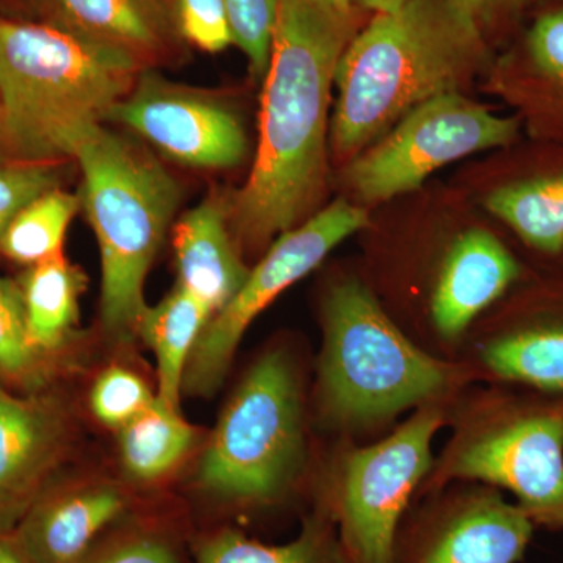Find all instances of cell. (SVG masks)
<instances>
[{
  "label": "cell",
  "instance_id": "4dcf8cb0",
  "mask_svg": "<svg viewBox=\"0 0 563 563\" xmlns=\"http://www.w3.org/2000/svg\"><path fill=\"white\" fill-rule=\"evenodd\" d=\"M526 54L537 79L563 102V9L548 11L533 22Z\"/></svg>",
  "mask_w": 563,
  "mask_h": 563
},
{
  "label": "cell",
  "instance_id": "4316f807",
  "mask_svg": "<svg viewBox=\"0 0 563 563\" xmlns=\"http://www.w3.org/2000/svg\"><path fill=\"white\" fill-rule=\"evenodd\" d=\"M280 0H224L233 44L250 60L254 76H265L272 57L274 27Z\"/></svg>",
  "mask_w": 563,
  "mask_h": 563
},
{
  "label": "cell",
  "instance_id": "5b68a950",
  "mask_svg": "<svg viewBox=\"0 0 563 563\" xmlns=\"http://www.w3.org/2000/svg\"><path fill=\"white\" fill-rule=\"evenodd\" d=\"M322 314L320 401L333 424L358 428L390 420L432 401L462 376L415 346L358 280L332 287Z\"/></svg>",
  "mask_w": 563,
  "mask_h": 563
},
{
  "label": "cell",
  "instance_id": "836d02e7",
  "mask_svg": "<svg viewBox=\"0 0 563 563\" xmlns=\"http://www.w3.org/2000/svg\"><path fill=\"white\" fill-rule=\"evenodd\" d=\"M352 2H354V7L357 5L361 7V9L380 14L399 10L401 7L406 5L407 2H410V0H352Z\"/></svg>",
  "mask_w": 563,
  "mask_h": 563
},
{
  "label": "cell",
  "instance_id": "9a60e30c",
  "mask_svg": "<svg viewBox=\"0 0 563 563\" xmlns=\"http://www.w3.org/2000/svg\"><path fill=\"white\" fill-rule=\"evenodd\" d=\"M521 268L493 233L470 229L448 252L432 292V320L440 335L457 339L474 318L509 290Z\"/></svg>",
  "mask_w": 563,
  "mask_h": 563
},
{
  "label": "cell",
  "instance_id": "ffe728a7",
  "mask_svg": "<svg viewBox=\"0 0 563 563\" xmlns=\"http://www.w3.org/2000/svg\"><path fill=\"white\" fill-rule=\"evenodd\" d=\"M210 318L209 309L179 285L141 314L136 332L157 358V398L173 409H179L188 358Z\"/></svg>",
  "mask_w": 563,
  "mask_h": 563
},
{
  "label": "cell",
  "instance_id": "5bb4252c",
  "mask_svg": "<svg viewBox=\"0 0 563 563\" xmlns=\"http://www.w3.org/2000/svg\"><path fill=\"white\" fill-rule=\"evenodd\" d=\"M128 509V495L111 484L44 490L11 533L32 563H73Z\"/></svg>",
  "mask_w": 563,
  "mask_h": 563
},
{
  "label": "cell",
  "instance_id": "7402d4cb",
  "mask_svg": "<svg viewBox=\"0 0 563 563\" xmlns=\"http://www.w3.org/2000/svg\"><path fill=\"white\" fill-rule=\"evenodd\" d=\"M485 207L532 250L548 255L563 252V173L496 188Z\"/></svg>",
  "mask_w": 563,
  "mask_h": 563
},
{
  "label": "cell",
  "instance_id": "9c48e42d",
  "mask_svg": "<svg viewBox=\"0 0 563 563\" xmlns=\"http://www.w3.org/2000/svg\"><path fill=\"white\" fill-rule=\"evenodd\" d=\"M517 118L498 117L461 91L444 92L407 113L390 132L352 158L344 179L363 202L418 190L437 169L474 152L509 146Z\"/></svg>",
  "mask_w": 563,
  "mask_h": 563
},
{
  "label": "cell",
  "instance_id": "ba28073f",
  "mask_svg": "<svg viewBox=\"0 0 563 563\" xmlns=\"http://www.w3.org/2000/svg\"><path fill=\"white\" fill-rule=\"evenodd\" d=\"M443 417L428 404L383 442L344 457L339 488L324 509L352 563H393L404 514L432 466V440Z\"/></svg>",
  "mask_w": 563,
  "mask_h": 563
},
{
  "label": "cell",
  "instance_id": "f546056e",
  "mask_svg": "<svg viewBox=\"0 0 563 563\" xmlns=\"http://www.w3.org/2000/svg\"><path fill=\"white\" fill-rule=\"evenodd\" d=\"M174 24L188 43L210 54L233 44L224 0H176Z\"/></svg>",
  "mask_w": 563,
  "mask_h": 563
},
{
  "label": "cell",
  "instance_id": "52a82bcc",
  "mask_svg": "<svg viewBox=\"0 0 563 563\" xmlns=\"http://www.w3.org/2000/svg\"><path fill=\"white\" fill-rule=\"evenodd\" d=\"M440 476L504 488L536 528L563 531V399L531 391L488 399Z\"/></svg>",
  "mask_w": 563,
  "mask_h": 563
},
{
  "label": "cell",
  "instance_id": "d4e9b609",
  "mask_svg": "<svg viewBox=\"0 0 563 563\" xmlns=\"http://www.w3.org/2000/svg\"><path fill=\"white\" fill-rule=\"evenodd\" d=\"M73 563H184L176 533L154 520L111 526Z\"/></svg>",
  "mask_w": 563,
  "mask_h": 563
},
{
  "label": "cell",
  "instance_id": "e575fe53",
  "mask_svg": "<svg viewBox=\"0 0 563 563\" xmlns=\"http://www.w3.org/2000/svg\"><path fill=\"white\" fill-rule=\"evenodd\" d=\"M321 2L328 3V5L333 7V9L342 10V11H351L354 10V2L352 0H321Z\"/></svg>",
  "mask_w": 563,
  "mask_h": 563
},
{
  "label": "cell",
  "instance_id": "603a6c76",
  "mask_svg": "<svg viewBox=\"0 0 563 563\" xmlns=\"http://www.w3.org/2000/svg\"><path fill=\"white\" fill-rule=\"evenodd\" d=\"M195 431L177 409L154 401L120 428L125 472L139 481H154L173 470L190 450Z\"/></svg>",
  "mask_w": 563,
  "mask_h": 563
},
{
  "label": "cell",
  "instance_id": "4fadbf2b",
  "mask_svg": "<svg viewBox=\"0 0 563 563\" xmlns=\"http://www.w3.org/2000/svg\"><path fill=\"white\" fill-rule=\"evenodd\" d=\"M68 422L60 404L0 385V531H11L60 462Z\"/></svg>",
  "mask_w": 563,
  "mask_h": 563
},
{
  "label": "cell",
  "instance_id": "8fae6325",
  "mask_svg": "<svg viewBox=\"0 0 563 563\" xmlns=\"http://www.w3.org/2000/svg\"><path fill=\"white\" fill-rule=\"evenodd\" d=\"M106 122L124 125L165 157L191 168L228 169L246 157V133L229 107L154 73H140Z\"/></svg>",
  "mask_w": 563,
  "mask_h": 563
},
{
  "label": "cell",
  "instance_id": "1f68e13d",
  "mask_svg": "<svg viewBox=\"0 0 563 563\" xmlns=\"http://www.w3.org/2000/svg\"><path fill=\"white\" fill-rule=\"evenodd\" d=\"M454 9L481 33L520 13L528 0H450Z\"/></svg>",
  "mask_w": 563,
  "mask_h": 563
},
{
  "label": "cell",
  "instance_id": "277c9868",
  "mask_svg": "<svg viewBox=\"0 0 563 563\" xmlns=\"http://www.w3.org/2000/svg\"><path fill=\"white\" fill-rule=\"evenodd\" d=\"M74 158L84 176L80 202L101 251L102 322L125 336L147 307L144 280L179 207V184L143 144L103 125Z\"/></svg>",
  "mask_w": 563,
  "mask_h": 563
},
{
  "label": "cell",
  "instance_id": "d6986e66",
  "mask_svg": "<svg viewBox=\"0 0 563 563\" xmlns=\"http://www.w3.org/2000/svg\"><path fill=\"white\" fill-rule=\"evenodd\" d=\"M192 563H352L322 507L303 520L301 532L285 544H266L235 528H221L196 540Z\"/></svg>",
  "mask_w": 563,
  "mask_h": 563
},
{
  "label": "cell",
  "instance_id": "30bf717a",
  "mask_svg": "<svg viewBox=\"0 0 563 563\" xmlns=\"http://www.w3.org/2000/svg\"><path fill=\"white\" fill-rule=\"evenodd\" d=\"M368 224V213L362 207L336 199L277 236L262 262L250 269L242 288L202 329L188 358L184 388L195 395L217 390L252 321L282 291L313 272L333 247Z\"/></svg>",
  "mask_w": 563,
  "mask_h": 563
},
{
  "label": "cell",
  "instance_id": "ac0fdd59",
  "mask_svg": "<svg viewBox=\"0 0 563 563\" xmlns=\"http://www.w3.org/2000/svg\"><path fill=\"white\" fill-rule=\"evenodd\" d=\"M52 24L141 63L165 49L169 18L161 0H46Z\"/></svg>",
  "mask_w": 563,
  "mask_h": 563
},
{
  "label": "cell",
  "instance_id": "d6a6232c",
  "mask_svg": "<svg viewBox=\"0 0 563 563\" xmlns=\"http://www.w3.org/2000/svg\"><path fill=\"white\" fill-rule=\"evenodd\" d=\"M0 563H32L11 531H0Z\"/></svg>",
  "mask_w": 563,
  "mask_h": 563
},
{
  "label": "cell",
  "instance_id": "cb8c5ba5",
  "mask_svg": "<svg viewBox=\"0 0 563 563\" xmlns=\"http://www.w3.org/2000/svg\"><path fill=\"white\" fill-rule=\"evenodd\" d=\"M80 206V198L60 187L43 192L7 225L0 239V254L24 266L63 254L66 231Z\"/></svg>",
  "mask_w": 563,
  "mask_h": 563
},
{
  "label": "cell",
  "instance_id": "f1b7e54d",
  "mask_svg": "<svg viewBox=\"0 0 563 563\" xmlns=\"http://www.w3.org/2000/svg\"><path fill=\"white\" fill-rule=\"evenodd\" d=\"M155 396L139 374L113 366L96 379L91 390L95 417L110 428H122L143 412Z\"/></svg>",
  "mask_w": 563,
  "mask_h": 563
},
{
  "label": "cell",
  "instance_id": "2e32d148",
  "mask_svg": "<svg viewBox=\"0 0 563 563\" xmlns=\"http://www.w3.org/2000/svg\"><path fill=\"white\" fill-rule=\"evenodd\" d=\"M228 218L220 203L206 201L184 214L174 231L176 285L201 301L211 317L231 301L250 274L229 233Z\"/></svg>",
  "mask_w": 563,
  "mask_h": 563
},
{
  "label": "cell",
  "instance_id": "44dd1931",
  "mask_svg": "<svg viewBox=\"0 0 563 563\" xmlns=\"http://www.w3.org/2000/svg\"><path fill=\"white\" fill-rule=\"evenodd\" d=\"M18 285L32 346L43 355L57 351L79 320L84 274L60 254L27 266Z\"/></svg>",
  "mask_w": 563,
  "mask_h": 563
},
{
  "label": "cell",
  "instance_id": "6da1fadb",
  "mask_svg": "<svg viewBox=\"0 0 563 563\" xmlns=\"http://www.w3.org/2000/svg\"><path fill=\"white\" fill-rule=\"evenodd\" d=\"M355 33L354 10L321 0H280L254 166L228 211L243 243L272 242L309 220L320 202L336 66Z\"/></svg>",
  "mask_w": 563,
  "mask_h": 563
},
{
  "label": "cell",
  "instance_id": "83f0119b",
  "mask_svg": "<svg viewBox=\"0 0 563 563\" xmlns=\"http://www.w3.org/2000/svg\"><path fill=\"white\" fill-rule=\"evenodd\" d=\"M62 162H24L0 157V239L29 202L60 187Z\"/></svg>",
  "mask_w": 563,
  "mask_h": 563
},
{
  "label": "cell",
  "instance_id": "e0dca14e",
  "mask_svg": "<svg viewBox=\"0 0 563 563\" xmlns=\"http://www.w3.org/2000/svg\"><path fill=\"white\" fill-rule=\"evenodd\" d=\"M481 361L501 383L563 399V307L510 322L484 344Z\"/></svg>",
  "mask_w": 563,
  "mask_h": 563
},
{
  "label": "cell",
  "instance_id": "484cf974",
  "mask_svg": "<svg viewBox=\"0 0 563 563\" xmlns=\"http://www.w3.org/2000/svg\"><path fill=\"white\" fill-rule=\"evenodd\" d=\"M44 361L29 340L20 285L0 276V377L35 387L43 380Z\"/></svg>",
  "mask_w": 563,
  "mask_h": 563
},
{
  "label": "cell",
  "instance_id": "7c38bea8",
  "mask_svg": "<svg viewBox=\"0 0 563 563\" xmlns=\"http://www.w3.org/2000/svg\"><path fill=\"white\" fill-rule=\"evenodd\" d=\"M533 529L531 518L498 490L466 493L398 536L393 563H518Z\"/></svg>",
  "mask_w": 563,
  "mask_h": 563
},
{
  "label": "cell",
  "instance_id": "3957f363",
  "mask_svg": "<svg viewBox=\"0 0 563 563\" xmlns=\"http://www.w3.org/2000/svg\"><path fill=\"white\" fill-rule=\"evenodd\" d=\"M140 66L52 22L0 20V157L74 158L131 92Z\"/></svg>",
  "mask_w": 563,
  "mask_h": 563
},
{
  "label": "cell",
  "instance_id": "7a4b0ae2",
  "mask_svg": "<svg viewBox=\"0 0 563 563\" xmlns=\"http://www.w3.org/2000/svg\"><path fill=\"white\" fill-rule=\"evenodd\" d=\"M485 63L483 33L450 0L374 14L336 66L333 151L352 161L421 103L461 90Z\"/></svg>",
  "mask_w": 563,
  "mask_h": 563
},
{
  "label": "cell",
  "instance_id": "8992f818",
  "mask_svg": "<svg viewBox=\"0 0 563 563\" xmlns=\"http://www.w3.org/2000/svg\"><path fill=\"white\" fill-rule=\"evenodd\" d=\"M306 455L298 377L284 352L258 358L232 396L199 468L203 490L225 503H276Z\"/></svg>",
  "mask_w": 563,
  "mask_h": 563
}]
</instances>
